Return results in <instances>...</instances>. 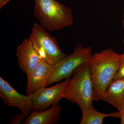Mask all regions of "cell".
<instances>
[{
	"label": "cell",
	"instance_id": "6da1fadb",
	"mask_svg": "<svg viewBox=\"0 0 124 124\" xmlns=\"http://www.w3.org/2000/svg\"><path fill=\"white\" fill-rule=\"evenodd\" d=\"M120 55L110 48L92 55L88 63L94 87V101L101 100L114 80L119 66Z\"/></svg>",
	"mask_w": 124,
	"mask_h": 124
},
{
	"label": "cell",
	"instance_id": "7a4b0ae2",
	"mask_svg": "<svg viewBox=\"0 0 124 124\" xmlns=\"http://www.w3.org/2000/svg\"><path fill=\"white\" fill-rule=\"evenodd\" d=\"M72 76L63 93V97L77 104L83 112L94 101V87L88 62L78 67Z\"/></svg>",
	"mask_w": 124,
	"mask_h": 124
},
{
	"label": "cell",
	"instance_id": "3957f363",
	"mask_svg": "<svg viewBox=\"0 0 124 124\" xmlns=\"http://www.w3.org/2000/svg\"><path fill=\"white\" fill-rule=\"evenodd\" d=\"M34 16L40 25L53 31L70 26L73 23L71 9L55 0H34Z\"/></svg>",
	"mask_w": 124,
	"mask_h": 124
},
{
	"label": "cell",
	"instance_id": "277c9868",
	"mask_svg": "<svg viewBox=\"0 0 124 124\" xmlns=\"http://www.w3.org/2000/svg\"><path fill=\"white\" fill-rule=\"evenodd\" d=\"M28 39L41 58L51 65L67 55L60 49L56 39L37 23L33 24Z\"/></svg>",
	"mask_w": 124,
	"mask_h": 124
},
{
	"label": "cell",
	"instance_id": "5b68a950",
	"mask_svg": "<svg viewBox=\"0 0 124 124\" xmlns=\"http://www.w3.org/2000/svg\"><path fill=\"white\" fill-rule=\"evenodd\" d=\"M93 55L90 46L85 47L83 44H80L76 45L72 53L67 55L54 65V72L46 87L70 77L78 67L84 63L89 62Z\"/></svg>",
	"mask_w": 124,
	"mask_h": 124
},
{
	"label": "cell",
	"instance_id": "8992f818",
	"mask_svg": "<svg viewBox=\"0 0 124 124\" xmlns=\"http://www.w3.org/2000/svg\"><path fill=\"white\" fill-rule=\"evenodd\" d=\"M71 78H68L63 81L50 88L46 87L37 90L32 94L34 105L33 110L41 111L50 106L58 104L63 97V93Z\"/></svg>",
	"mask_w": 124,
	"mask_h": 124
},
{
	"label": "cell",
	"instance_id": "52a82bcc",
	"mask_svg": "<svg viewBox=\"0 0 124 124\" xmlns=\"http://www.w3.org/2000/svg\"><path fill=\"white\" fill-rule=\"evenodd\" d=\"M0 96L9 107L18 108L27 117L34 109L31 94L24 95L18 93L7 81L0 77Z\"/></svg>",
	"mask_w": 124,
	"mask_h": 124
},
{
	"label": "cell",
	"instance_id": "ba28073f",
	"mask_svg": "<svg viewBox=\"0 0 124 124\" xmlns=\"http://www.w3.org/2000/svg\"><path fill=\"white\" fill-rule=\"evenodd\" d=\"M54 70V65L42 59L38 64L27 74V95L32 94L38 89L46 87V84L53 75Z\"/></svg>",
	"mask_w": 124,
	"mask_h": 124
},
{
	"label": "cell",
	"instance_id": "9c48e42d",
	"mask_svg": "<svg viewBox=\"0 0 124 124\" xmlns=\"http://www.w3.org/2000/svg\"><path fill=\"white\" fill-rule=\"evenodd\" d=\"M20 69L26 74L34 68L42 59L29 39H25L16 50Z\"/></svg>",
	"mask_w": 124,
	"mask_h": 124
},
{
	"label": "cell",
	"instance_id": "30bf717a",
	"mask_svg": "<svg viewBox=\"0 0 124 124\" xmlns=\"http://www.w3.org/2000/svg\"><path fill=\"white\" fill-rule=\"evenodd\" d=\"M101 100L112 105L118 111L124 110V78L113 81Z\"/></svg>",
	"mask_w": 124,
	"mask_h": 124
},
{
	"label": "cell",
	"instance_id": "8fae6325",
	"mask_svg": "<svg viewBox=\"0 0 124 124\" xmlns=\"http://www.w3.org/2000/svg\"><path fill=\"white\" fill-rule=\"evenodd\" d=\"M61 112V107L58 104L41 111L33 110L23 124H56L59 119Z\"/></svg>",
	"mask_w": 124,
	"mask_h": 124
},
{
	"label": "cell",
	"instance_id": "7c38bea8",
	"mask_svg": "<svg viewBox=\"0 0 124 124\" xmlns=\"http://www.w3.org/2000/svg\"><path fill=\"white\" fill-rule=\"evenodd\" d=\"M80 124H102L104 118L107 117H116V112L109 113H102L94 109L93 105L82 112Z\"/></svg>",
	"mask_w": 124,
	"mask_h": 124
},
{
	"label": "cell",
	"instance_id": "4fadbf2b",
	"mask_svg": "<svg viewBox=\"0 0 124 124\" xmlns=\"http://www.w3.org/2000/svg\"><path fill=\"white\" fill-rule=\"evenodd\" d=\"M124 78V53L120 54L119 59V66L117 73L114 80Z\"/></svg>",
	"mask_w": 124,
	"mask_h": 124
},
{
	"label": "cell",
	"instance_id": "5bb4252c",
	"mask_svg": "<svg viewBox=\"0 0 124 124\" xmlns=\"http://www.w3.org/2000/svg\"><path fill=\"white\" fill-rule=\"evenodd\" d=\"M116 117L120 119L121 124H124V110L116 112Z\"/></svg>",
	"mask_w": 124,
	"mask_h": 124
},
{
	"label": "cell",
	"instance_id": "9a60e30c",
	"mask_svg": "<svg viewBox=\"0 0 124 124\" xmlns=\"http://www.w3.org/2000/svg\"><path fill=\"white\" fill-rule=\"evenodd\" d=\"M9 1V0H0V9H1L3 6Z\"/></svg>",
	"mask_w": 124,
	"mask_h": 124
},
{
	"label": "cell",
	"instance_id": "2e32d148",
	"mask_svg": "<svg viewBox=\"0 0 124 124\" xmlns=\"http://www.w3.org/2000/svg\"><path fill=\"white\" fill-rule=\"evenodd\" d=\"M123 29H124V12L123 14Z\"/></svg>",
	"mask_w": 124,
	"mask_h": 124
},
{
	"label": "cell",
	"instance_id": "e0dca14e",
	"mask_svg": "<svg viewBox=\"0 0 124 124\" xmlns=\"http://www.w3.org/2000/svg\"><path fill=\"white\" fill-rule=\"evenodd\" d=\"M123 43H124V40H123Z\"/></svg>",
	"mask_w": 124,
	"mask_h": 124
}]
</instances>
